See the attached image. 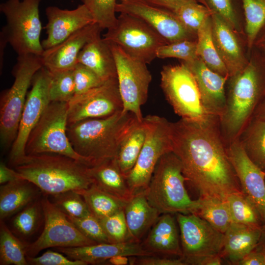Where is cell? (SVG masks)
<instances>
[{"mask_svg": "<svg viewBox=\"0 0 265 265\" xmlns=\"http://www.w3.org/2000/svg\"><path fill=\"white\" fill-rule=\"evenodd\" d=\"M130 265H186V264L182 257L172 258L167 256L151 255L130 257Z\"/></svg>", "mask_w": 265, "mask_h": 265, "instance_id": "obj_49", "label": "cell"}, {"mask_svg": "<svg viewBox=\"0 0 265 265\" xmlns=\"http://www.w3.org/2000/svg\"><path fill=\"white\" fill-rule=\"evenodd\" d=\"M139 121L133 113L122 110L68 125L67 134L74 150L93 166L115 159L122 141Z\"/></svg>", "mask_w": 265, "mask_h": 265, "instance_id": "obj_3", "label": "cell"}, {"mask_svg": "<svg viewBox=\"0 0 265 265\" xmlns=\"http://www.w3.org/2000/svg\"><path fill=\"white\" fill-rule=\"evenodd\" d=\"M103 38L146 64L157 58L159 47L168 43L144 22L125 13H120L115 25L107 29Z\"/></svg>", "mask_w": 265, "mask_h": 265, "instance_id": "obj_11", "label": "cell"}, {"mask_svg": "<svg viewBox=\"0 0 265 265\" xmlns=\"http://www.w3.org/2000/svg\"><path fill=\"white\" fill-rule=\"evenodd\" d=\"M116 11L143 21L168 43L197 40V34L188 30L173 13L143 0H118Z\"/></svg>", "mask_w": 265, "mask_h": 265, "instance_id": "obj_17", "label": "cell"}, {"mask_svg": "<svg viewBox=\"0 0 265 265\" xmlns=\"http://www.w3.org/2000/svg\"><path fill=\"white\" fill-rule=\"evenodd\" d=\"M7 41L1 36H0V70L1 73V70L3 69L4 61V50L7 44Z\"/></svg>", "mask_w": 265, "mask_h": 265, "instance_id": "obj_57", "label": "cell"}, {"mask_svg": "<svg viewBox=\"0 0 265 265\" xmlns=\"http://www.w3.org/2000/svg\"><path fill=\"white\" fill-rule=\"evenodd\" d=\"M129 239L141 242L160 215L148 202L144 191L135 193L124 209Z\"/></svg>", "mask_w": 265, "mask_h": 265, "instance_id": "obj_26", "label": "cell"}, {"mask_svg": "<svg viewBox=\"0 0 265 265\" xmlns=\"http://www.w3.org/2000/svg\"><path fill=\"white\" fill-rule=\"evenodd\" d=\"M197 40H184L168 43L159 48L156 56L159 58H176L188 62L198 58Z\"/></svg>", "mask_w": 265, "mask_h": 265, "instance_id": "obj_44", "label": "cell"}, {"mask_svg": "<svg viewBox=\"0 0 265 265\" xmlns=\"http://www.w3.org/2000/svg\"><path fill=\"white\" fill-rule=\"evenodd\" d=\"M68 102H51L28 137L26 155L58 154L89 166L88 161L74 150L68 138Z\"/></svg>", "mask_w": 265, "mask_h": 265, "instance_id": "obj_8", "label": "cell"}, {"mask_svg": "<svg viewBox=\"0 0 265 265\" xmlns=\"http://www.w3.org/2000/svg\"><path fill=\"white\" fill-rule=\"evenodd\" d=\"M238 139L249 159L265 171V120L253 118Z\"/></svg>", "mask_w": 265, "mask_h": 265, "instance_id": "obj_31", "label": "cell"}, {"mask_svg": "<svg viewBox=\"0 0 265 265\" xmlns=\"http://www.w3.org/2000/svg\"><path fill=\"white\" fill-rule=\"evenodd\" d=\"M67 216L80 232L88 238L97 243H111L100 221L91 213L81 217Z\"/></svg>", "mask_w": 265, "mask_h": 265, "instance_id": "obj_46", "label": "cell"}, {"mask_svg": "<svg viewBox=\"0 0 265 265\" xmlns=\"http://www.w3.org/2000/svg\"><path fill=\"white\" fill-rule=\"evenodd\" d=\"M40 190L24 179L0 186V220L17 213L26 206L38 199Z\"/></svg>", "mask_w": 265, "mask_h": 265, "instance_id": "obj_29", "label": "cell"}, {"mask_svg": "<svg viewBox=\"0 0 265 265\" xmlns=\"http://www.w3.org/2000/svg\"><path fill=\"white\" fill-rule=\"evenodd\" d=\"M68 103V125L87 119L107 117L123 109L117 78L74 96Z\"/></svg>", "mask_w": 265, "mask_h": 265, "instance_id": "obj_16", "label": "cell"}, {"mask_svg": "<svg viewBox=\"0 0 265 265\" xmlns=\"http://www.w3.org/2000/svg\"><path fill=\"white\" fill-rule=\"evenodd\" d=\"M203 0L204 5L212 10L237 34L246 40L244 27L241 22L240 12L243 11V8L240 0Z\"/></svg>", "mask_w": 265, "mask_h": 265, "instance_id": "obj_39", "label": "cell"}, {"mask_svg": "<svg viewBox=\"0 0 265 265\" xmlns=\"http://www.w3.org/2000/svg\"><path fill=\"white\" fill-rule=\"evenodd\" d=\"M164 9L173 13L188 30L196 34L213 13L206 5L196 2L183 3Z\"/></svg>", "mask_w": 265, "mask_h": 265, "instance_id": "obj_37", "label": "cell"}, {"mask_svg": "<svg viewBox=\"0 0 265 265\" xmlns=\"http://www.w3.org/2000/svg\"><path fill=\"white\" fill-rule=\"evenodd\" d=\"M227 152L242 192L259 212L265 225V172L248 157L238 139L227 146Z\"/></svg>", "mask_w": 265, "mask_h": 265, "instance_id": "obj_18", "label": "cell"}, {"mask_svg": "<svg viewBox=\"0 0 265 265\" xmlns=\"http://www.w3.org/2000/svg\"><path fill=\"white\" fill-rule=\"evenodd\" d=\"M26 245L0 220V265H27Z\"/></svg>", "mask_w": 265, "mask_h": 265, "instance_id": "obj_35", "label": "cell"}, {"mask_svg": "<svg viewBox=\"0 0 265 265\" xmlns=\"http://www.w3.org/2000/svg\"><path fill=\"white\" fill-rule=\"evenodd\" d=\"M227 201L232 222L261 228L264 226L259 212L242 192L230 195Z\"/></svg>", "mask_w": 265, "mask_h": 265, "instance_id": "obj_38", "label": "cell"}, {"mask_svg": "<svg viewBox=\"0 0 265 265\" xmlns=\"http://www.w3.org/2000/svg\"><path fill=\"white\" fill-rule=\"evenodd\" d=\"M253 47L259 50L265 57V24L257 34Z\"/></svg>", "mask_w": 265, "mask_h": 265, "instance_id": "obj_54", "label": "cell"}, {"mask_svg": "<svg viewBox=\"0 0 265 265\" xmlns=\"http://www.w3.org/2000/svg\"><path fill=\"white\" fill-rule=\"evenodd\" d=\"M28 265H86L85 262L71 259L59 252L48 250L38 257L26 256Z\"/></svg>", "mask_w": 265, "mask_h": 265, "instance_id": "obj_48", "label": "cell"}, {"mask_svg": "<svg viewBox=\"0 0 265 265\" xmlns=\"http://www.w3.org/2000/svg\"><path fill=\"white\" fill-rule=\"evenodd\" d=\"M160 87L167 101L181 119L203 123L214 117L205 110L195 80L183 63L162 67Z\"/></svg>", "mask_w": 265, "mask_h": 265, "instance_id": "obj_9", "label": "cell"}, {"mask_svg": "<svg viewBox=\"0 0 265 265\" xmlns=\"http://www.w3.org/2000/svg\"><path fill=\"white\" fill-rule=\"evenodd\" d=\"M124 210L99 220L111 243L130 240Z\"/></svg>", "mask_w": 265, "mask_h": 265, "instance_id": "obj_45", "label": "cell"}, {"mask_svg": "<svg viewBox=\"0 0 265 265\" xmlns=\"http://www.w3.org/2000/svg\"><path fill=\"white\" fill-rule=\"evenodd\" d=\"M40 200L44 227L36 240L26 245V256H36L42 250L50 247H77L97 243L81 233L47 196Z\"/></svg>", "mask_w": 265, "mask_h": 265, "instance_id": "obj_13", "label": "cell"}, {"mask_svg": "<svg viewBox=\"0 0 265 265\" xmlns=\"http://www.w3.org/2000/svg\"><path fill=\"white\" fill-rule=\"evenodd\" d=\"M237 265H265V250L258 244Z\"/></svg>", "mask_w": 265, "mask_h": 265, "instance_id": "obj_50", "label": "cell"}, {"mask_svg": "<svg viewBox=\"0 0 265 265\" xmlns=\"http://www.w3.org/2000/svg\"><path fill=\"white\" fill-rule=\"evenodd\" d=\"M51 196V201L68 216L81 217L90 214L83 198L76 190Z\"/></svg>", "mask_w": 265, "mask_h": 265, "instance_id": "obj_43", "label": "cell"}, {"mask_svg": "<svg viewBox=\"0 0 265 265\" xmlns=\"http://www.w3.org/2000/svg\"><path fill=\"white\" fill-rule=\"evenodd\" d=\"M105 263L112 265H126L130 264V257L115 256L108 259Z\"/></svg>", "mask_w": 265, "mask_h": 265, "instance_id": "obj_55", "label": "cell"}, {"mask_svg": "<svg viewBox=\"0 0 265 265\" xmlns=\"http://www.w3.org/2000/svg\"><path fill=\"white\" fill-rule=\"evenodd\" d=\"M172 152L181 161L187 182L199 194L227 200L241 192L222 137L219 118L203 123L181 119L172 123Z\"/></svg>", "mask_w": 265, "mask_h": 265, "instance_id": "obj_1", "label": "cell"}, {"mask_svg": "<svg viewBox=\"0 0 265 265\" xmlns=\"http://www.w3.org/2000/svg\"><path fill=\"white\" fill-rule=\"evenodd\" d=\"M151 4L162 8H166L173 5L186 2H196L203 4V0H143Z\"/></svg>", "mask_w": 265, "mask_h": 265, "instance_id": "obj_53", "label": "cell"}, {"mask_svg": "<svg viewBox=\"0 0 265 265\" xmlns=\"http://www.w3.org/2000/svg\"><path fill=\"white\" fill-rule=\"evenodd\" d=\"M51 73V79L49 88L51 102L69 103L75 94L73 69Z\"/></svg>", "mask_w": 265, "mask_h": 265, "instance_id": "obj_41", "label": "cell"}, {"mask_svg": "<svg viewBox=\"0 0 265 265\" xmlns=\"http://www.w3.org/2000/svg\"><path fill=\"white\" fill-rule=\"evenodd\" d=\"M51 72L43 66L34 75L27 93L16 137L10 148L9 162L15 166L26 155L28 137L51 103Z\"/></svg>", "mask_w": 265, "mask_h": 265, "instance_id": "obj_14", "label": "cell"}, {"mask_svg": "<svg viewBox=\"0 0 265 265\" xmlns=\"http://www.w3.org/2000/svg\"><path fill=\"white\" fill-rule=\"evenodd\" d=\"M264 171H265V170Z\"/></svg>", "mask_w": 265, "mask_h": 265, "instance_id": "obj_59", "label": "cell"}, {"mask_svg": "<svg viewBox=\"0 0 265 265\" xmlns=\"http://www.w3.org/2000/svg\"><path fill=\"white\" fill-rule=\"evenodd\" d=\"M43 66L41 55H18L12 71L13 83L0 94V142L3 149L11 148L16 137L28 89L34 75Z\"/></svg>", "mask_w": 265, "mask_h": 265, "instance_id": "obj_6", "label": "cell"}, {"mask_svg": "<svg viewBox=\"0 0 265 265\" xmlns=\"http://www.w3.org/2000/svg\"><path fill=\"white\" fill-rule=\"evenodd\" d=\"M258 245L265 250V225L263 227L262 234Z\"/></svg>", "mask_w": 265, "mask_h": 265, "instance_id": "obj_58", "label": "cell"}, {"mask_svg": "<svg viewBox=\"0 0 265 265\" xmlns=\"http://www.w3.org/2000/svg\"><path fill=\"white\" fill-rule=\"evenodd\" d=\"M198 199L199 207L195 214L224 234L232 223L227 201L208 197Z\"/></svg>", "mask_w": 265, "mask_h": 265, "instance_id": "obj_34", "label": "cell"}, {"mask_svg": "<svg viewBox=\"0 0 265 265\" xmlns=\"http://www.w3.org/2000/svg\"><path fill=\"white\" fill-rule=\"evenodd\" d=\"M102 30L97 23H91L58 44L44 50L41 55L43 66L51 72L73 69L81 50L101 34Z\"/></svg>", "mask_w": 265, "mask_h": 265, "instance_id": "obj_19", "label": "cell"}, {"mask_svg": "<svg viewBox=\"0 0 265 265\" xmlns=\"http://www.w3.org/2000/svg\"><path fill=\"white\" fill-rule=\"evenodd\" d=\"M45 13L48 20L45 27L47 37L41 41L44 50L58 44L80 29L95 23L91 13L83 4L72 10L50 6L46 8Z\"/></svg>", "mask_w": 265, "mask_h": 265, "instance_id": "obj_20", "label": "cell"}, {"mask_svg": "<svg viewBox=\"0 0 265 265\" xmlns=\"http://www.w3.org/2000/svg\"><path fill=\"white\" fill-rule=\"evenodd\" d=\"M253 118L265 120V98L257 107Z\"/></svg>", "mask_w": 265, "mask_h": 265, "instance_id": "obj_56", "label": "cell"}, {"mask_svg": "<svg viewBox=\"0 0 265 265\" xmlns=\"http://www.w3.org/2000/svg\"><path fill=\"white\" fill-rule=\"evenodd\" d=\"M73 72L75 84V96L85 93L105 82L92 70L81 63H78Z\"/></svg>", "mask_w": 265, "mask_h": 265, "instance_id": "obj_47", "label": "cell"}, {"mask_svg": "<svg viewBox=\"0 0 265 265\" xmlns=\"http://www.w3.org/2000/svg\"><path fill=\"white\" fill-rule=\"evenodd\" d=\"M23 179L14 169L8 167L2 161L0 163V184L3 185L13 181Z\"/></svg>", "mask_w": 265, "mask_h": 265, "instance_id": "obj_51", "label": "cell"}, {"mask_svg": "<svg viewBox=\"0 0 265 265\" xmlns=\"http://www.w3.org/2000/svg\"><path fill=\"white\" fill-rule=\"evenodd\" d=\"M91 13L94 22L102 29L113 27L117 21L118 0H80Z\"/></svg>", "mask_w": 265, "mask_h": 265, "instance_id": "obj_42", "label": "cell"}, {"mask_svg": "<svg viewBox=\"0 0 265 265\" xmlns=\"http://www.w3.org/2000/svg\"><path fill=\"white\" fill-rule=\"evenodd\" d=\"M172 214L159 215L140 242L143 248L152 255L183 256L178 223Z\"/></svg>", "mask_w": 265, "mask_h": 265, "instance_id": "obj_24", "label": "cell"}, {"mask_svg": "<svg viewBox=\"0 0 265 265\" xmlns=\"http://www.w3.org/2000/svg\"><path fill=\"white\" fill-rule=\"evenodd\" d=\"M244 19V31L248 55L256 36L265 24V0H240Z\"/></svg>", "mask_w": 265, "mask_h": 265, "instance_id": "obj_36", "label": "cell"}, {"mask_svg": "<svg viewBox=\"0 0 265 265\" xmlns=\"http://www.w3.org/2000/svg\"><path fill=\"white\" fill-rule=\"evenodd\" d=\"M193 75L207 113L219 118L226 105V86L229 78L210 69L198 57L191 62H181Z\"/></svg>", "mask_w": 265, "mask_h": 265, "instance_id": "obj_22", "label": "cell"}, {"mask_svg": "<svg viewBox=\"0 0 265 265\" xmlns=\"http://www.w3.org/2000/svg\"><path fill=\"white\" fill-rule=\"evenodd\" d=\"M76 191L83 198L90 213L99 220L124 210L128 202L101 190L94 184L87 189Z\"/></svg>", "mask_w": 265, "mask_h": 265, "instance_id": "obj_32", "label": "cell"}, {"mask_svg": "<svg viewBox=\"0 0 265 265\" xmlns=\"http://www.w3.org/2000/svg\"><path fill=\"white\" fill-rule=\"evenodd\" d=\"M222 260L220 255L208 256L192 260L188 263V265H220Z\"/></svg>", "mask_w": 265, "mask_h": 265, "instance_id": "obj_52", "label": "cell"}, {"mask_svg": "<svg viewBox=\"0 0 265 265\" xmlns=\"http://www.w3.org/2000/svg\"><path fill=\"white\" fill-rule=\"evenodd\" d=\"M262 228L232 222L224 234L222 259L237 265L258 245Z\"/></svg>", "mask_w": 265, "mask_h": 265, "instance_id": "obj_25", "label": "cell"}, {"mask_svg": "<svg viewBox=\"0 0 265 265\" xmlns=\"http://www.w3.org/2000/svg\"><path fill=\"white\" fill-rule=\"evenodd\" d=\"M196 41V53L198 56L213 71L223 76L229 77L228 70L221 60L213 41L211 17L206 21L198 29Z\"/></svg>", "mask_w": 265, "mask_h": 265, "instance_id": "obj_33", "label": "cell"}, {"mask_svg": "<svg viewBox=\"0 0 265 265\" xmlns=\"http://www.w3.org/2000/svg\"><path fill=\"white\" fill-rule=\"evenodd\" d=\"M265 98V57L253 47L246 66L229 77L226 83L225 107L219 118L226 146L239 138Z\"/></svg>", "mask_w": 265, "mask_h": 265, "instance_id": "obj_2", "label": "cell"}, {"mask_svg": "<svg viewBox=\"0 0 265 265\" xmlns=\"http://www.w3.org/2000/svg\"><path fill=\"white\" fill-rule=\"evenodd\" d=\"M109 43L115 61L123 110L133 113L141 121L144 117L141 108L148 98L151 73L146 64L132 58L118 46Z\"/></svg>", "mask_w": 265, "mask_h": 265, "instance_id": "obj_12", "label": "cell"}, {"mask_svg": "<svg viewBox=\"0 0 265 265\" xmlns=\"http://www.w3.org/2000/svg\"><path fill=\"white\" fill-rule=\"evenodd\" d=\"M88 172L93 184L118 198L128 201L134 194L121 172L116 159L89 166Z\"/></svg>", "mask_w": 265, "mask_h": 265, "instance_id": "obj_28", "label": "cell"}, {"mask_svg": "<svg viewBox=\"0 0 265 265\" xmlns=\"http://www.w3.org/2000/svg\"><path fill=\"white\" fill-rule=\"evenodd\" d=\"M55 249L71 259L81 261L87 265L105 264L108 259L115 256L139 257L152 255L143 248L140 242L132 240L77 247H56Z\"/></svg>", "mask_w": 265, "mask_h": 265, "instance_id": "obj_23", "label": "cell"}, {"mask_svg": "<svg viewBox=\"0 0 265 265\" xmlns=\"http://www.w3.org/2000/svg\"><path fill=\"white\" fill-rule=\"evenodd\" d=\"M43 213L41 200L37 199L17 213L12 220L14 231L24 238L30 236L38 228Z\"/></svg>", "mask_w": 265, "mask_h": 265, "instance_id": "obj_40", "label": "cell"}, {"mask_svg": "<svg viewBox=\"0 0 265 265\" xmlns=\"http://www.w3.org/2000/svg\"><path fill=\"white\" fill-rule=\"evenodd\" d=\"M147 130L143 118L132 129L122 141L116 157L118 165L126 178L134 167L145 142Z\"/></svg>", "mask_w": 265, "mask_h": 265, "instance_id": "obj_30", "label": "cell"}, {"mask_svg": "<svg viewBox=\"0 0 265 265\" xmlns=\"http://www.w3.org/2000/svg\"><path fill=\"white\" fill-rule=\"evenodd\" d=\"M78 63L92 70L104 81L117 78L116 63L110 44L101 34L83 48L78 56Z\"/></svg>", "mask_w": 265, "mask_h": 265, "instance_id": "obj_27", "label": "cell"}, {"mask_svg": "<svg viewBox=\"0 0 265 265\" xmlns=\"http://www.w3.org/2000/svg\"><path fill=\"white\" fill-rule=\"evenodd\" d=\"M144 119L147 126L145 142L134 167L126 177L133 194L147 188L160 158L172 151V123L157 115H148Z\"/></svg>", "mask_w": 265, "mask_h": 265, "instance_id": "obj_10", "label": "cell"}, {"mask_svg": "<svg viewBox=\"0 0 265 265\" xmlns=\"http://www.w3.org/2000/svg\"><path fill=\"white\" fill-rule=\"evenodd\" d=\"M185 182L180 160L172 151L168 152L158 161L144 190L146 197L160 214L195 213L199 202L190 198Z\"/></svg>", "mask_w": 265, "mask_h": 265, "instance_id": "obj_5", "label": "cell"}, {"mask_svg": "<svg viewBox=\"0 0 265 265\" xmlns=\"http://www.w3.org/2000/svg\"><path fill=\"white\" fill-rule=\"evenodd\" d=\"M88 165L54 154L26 155L14 166L23 179L46 195L87 189L93 184Z\"/></svg>", "mask_w": 265, "mask_h": 265, "instance_id": "obj_4", "label": "cell"}, {"mask_svg": "<svg viewBox=\"0 0 265 265\" xmlns=\"http://www.w3.org/2000/svg\"><path fill=\"white\" fill-rule=\"evenodd\" d=\"M213 41L229 77L242 71L249 60L246 40L213 13L211 16Z\"/></svg>", "mask_w": 265, "mask_h": 265, "instance_id": "obj_21", "label": "cell"}, {"mask_svg": "<svg viewBox=\"0 0 265 265\" xmlns=\"http://www.w3.org/2000/svg\"><path fill=\"white\" fill-rule=\"evenodd\" d=\"M41 0H7L0 5V11L6 19L0 36L18 55H41L44 51L40 40L42 26L39 7Z\"/></svg>", "mask_w": 265, "mask_h": 265, "instance_id": "obj_7", "label": "cell"}, {"mask_svg": "<svg viewBox=\"0 0 265 265\" xmlns=\"http://www.w3.org/2000/svg\"><path fill=\"white\" fill-rule=\"evenodd\" d=\"M186 265L199 258L220 255L224 235L195 213H176Z\"/></svg>", "mask_w": 265, "mask_h": 265, "instance_id": "obj_15", "label": "cell"}]
</instances>
